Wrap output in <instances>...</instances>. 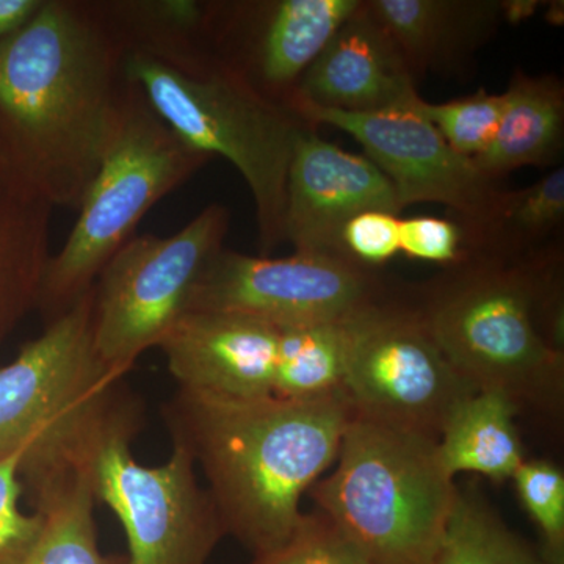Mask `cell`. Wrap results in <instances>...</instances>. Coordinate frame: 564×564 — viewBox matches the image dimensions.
<instances>
[{"label":"cell","instance_id":"18","mask_svg":"<svg viewBox=\"0 0 564 564\" xmlns=\"http://www.w3.org/2000/svg\"><path fill=\"white\" fill-rule=\"evenodd\" d=\"M52 209L20 177L0 176V344L39 304Z\"/></svg>","mask_w":564,"mask_h":564},{"label":"cell","instance_id":"25","mask_svg":"<svg viewBox=\"0 0 564 564\" xmlns=\"http://www.w3.org/2000/svg\"><path fill=\"white\" fill-rule=\"evenodd\" d=\"M459 154L475 159L488 150L496 137L505 109L503 93L478 90L447 102H426L414 107Z\"/></svg>","mask_w":564,"mask_h":564},{"label":"cell","instance_id":"2","mask_svg":"<svg viewBox=\"0 0 564 564\" xmlns=\"http://www.w3.org/2000/svg\"><path fill=\"white\" fill-rule=\"evenodd\" d=\"M162 415L206 477L226 533L256 556L299 525L302 499L336 462L352 410L344 392L289 400L177 388Z\"/></svg>","mask_w":564,"mask_h":564},{"label":"cell","instance_id":"6","mask_svg":"<svg viewBox=\"0 0 564 564\" xmlns=\"http://www.w3.org/2000/svg\"><path fill=\"white\" fill-rule=\"evenodd\" d=\"M307 494L373 564H434L458 486L437 441L352 413L333 473Z\"/></svg>","mask_w":564,"mask_h":564},{"label":"cell","instance_id":"13","mask_svg":"<svg viewBox=\"0 0 564 564\" xmlns=\"http://www.w3.org/2000/svg\"><path fill=\"white\" fill-rule=\"evenodd\" d=\"M367 210H403L391 181L369 158L340 150L304 126L289 166L284 239L299 254L347 258L344 226Z\"/></svg>","mask_w":564,"mask_h":564},{"label":"cell","instance_id":"8","mask_svg":"<svg viewBox=\"0 0 564 564\" xmlns=\"http://www.w3.org/2000/svg\"><path fill=\"white\" fill-rule=\"evenodd\" d=\"M229 225L228 207L210 204L174 236H133L106 263L93 285V345L106 369L124 378L188 313Z\"/></svg>","mask_w":564,"mask_h":564},{"label":"cell","instance_id":"4","mask_svg":"<svg viewBox=\"0 0 564 564\" xmlns=\"http://www.w3.org/2000/svg\"><path fill=\"white\" fill-rule=\"evenodd\" d=\"M143 408L93 345V289L0 367V459L21 454L32 505L90 474L115 434L140 432Z\"/></svg>","mask_w":564,"mask_h":564},{"label":"cell","instance_id":"29","mask_svg":"<svg viewBox=\"0 0 564 564\" xmlns=\"http://www.w3.org/2000/svg\"><path fill=\"white\" fill-rule=\"evenodd\" d=\"M400 220L399 215L383 210L356 215L340 236L345 256L367 269L391 261L400 252Z\"/></svg>","mask_w":564,"mask_h":564},{"label":"cell","instance_id":"28","mask_svg":"<svg viewBox=\"0 0 564 564\" xmlns=\"http://www.w3.org/2000/svg\"><path fill=\"white\" fill-rule=\"evenodd\" d=\"M21 454L0 459V564H22L44 529L41 511H24Z\"/></svg>","mask_w":564,"mask_h":564},{"label":"cell","instance_id":"33","mask_svg":"<svg viewBox=\"0 0 564 564\" xmlns=\"http://www.w3.org/2000/svg\"><path fill=\"white\" fill-rule=\"evenodd\" d=\"M6 174H14L11 172L9 162H7L6 152H3L2 144H0V176H6ZM17 176V174H14Z\"/></svg>","mask_w":564,"mask_h":564},{"label":"cell","instance_id":"24","mask_svg":"<svg viewBox=\"0 0 564 564\" xmlns=\"http://www.w3.org/2000/svg\"><path fill=\"white\" fill-rule=\"evenodd\" d=\"M564 220L562 166L518 192H507L488 239L521 248L545 239Z\"/></svg>","mask_w":564,"mask_h":564},{"label":"cell","instance_id":"14","mask_svg":"<svg viewBox=\"0 0 564 564\" xmlns=\"http://www.w3.org/2000/svg\"><path fill=\"white\" fill-rule=\"evenodd\" d=\"M415 80L402 51L364 0L304 73L289 109L411 110L422 99Z\"/></svg>","mask_w":564,"mask_h":564},{"label":"cell","instance_id":"11","mask_svg":"<svg viewBox=\"0 0 564 564\" xmlns=\"http://www.w3.org/2000/svg\"><path fill=\"white\" fill-rule=\"evenodd\" d=\"M380 302L373 274L351 259L299 252L269 258L223 248L199 278L188 313L242 314L293 328L350 321Z\"/></svg>","mask_w":564,"mask_h":564},{"label":"cell","instance_id":"20","mask_svg":"<svg viewBox=\"0 0 564 564\" xmlns=\"http://www.w3.org/2000/svg\"><path fill=\"white\" fill-rule=\"evenodd\" d=\"M510 400L492 392H474L445 423L437 440V455L445 473L477 474L491 481H507L525 462Z\"/></svg>","mask_w":564,"mask_h":564},{"label":"cell","instance_id":"5","mask_svg":"<svg viewBox=\"0 0 564 564\" xmlns=\"http://www.w3.org/2000/svg\"><path fill=\"white\" fill-rule=\"evenodd\" d=\"M536 270L469 262L414 310L475 392L499 393L518 411L556 410L563 397V315L549 313Z\"/></svg>","mask_w":564,"mask_h":564},{"label":"cell","instance_id":"27","mask_svg":"<svg viewBox=\"0 0 564 564\" xmlns=\"http://www.w3.org/2000/svg\"><path fill=\"white\" fill-rule=\"evenodd\" d=\"M248 564H373L325 514L304 513L288 541Z\"/></svg>","mask_w":564,"mask_h":564},{"label":"cell","instance_id":"16","mask_svg":"<svg viewBox=\"0 0 564 564\" xmlns=\"http://www.w3.org/2000/svg\"><path fill=\"white\" fill-rule=\"evenodd\" d=\"M362 2L278 0L256 6L258 21L240 73L263 96L289 107L304 73Z\"/></svg>","mask_w":564,"mask_h":564},{"label":"cell","instance_id":"7","mask_svg":"<svg viewBox=\"0 0 564 564\" xmlns=\"http://www.w3.org/2000/svg\"><path fill=\"white\" fill-rule=\"evenodd\" d=\"M209 161L126 82L101 166L82 199L73 231L44 273L36 310L46 325L91 291L106 263L135 236L148 210Z\"/></svg>","mask_w":564,"mask_h":564},{"label":"cell","instance_id":"10","mask_svg":"<svg viewBox=\"0 0 564 564\" xmlns=\"http://www.w3.org/2000/svg\"><path fill=\"white\" fill-rule=\"evenodd\" d=\"M474 392L415 311L380 302L352 318L344 393L356 415L437 441Z\"/></svg>","mask_w":564,"mask_h":564},{"label":"cell","instance_id":"31","mask_svg":"<svg viewBox=\"0 0 564 564\" xmlns=\"http://www.w3.org/2000/svg\"><path fill=\"white\" fill-rule=\"evenodd\" d=\"M41 3L43 0H0V41L31 20Z\"/></svg>","mask_w":564,"mask_h":564},{"label":"cell","instance_id":"21","mask_svg":"<svg viewBox=\"0 0 564 564\" xmlns=\"http://www.w3.org/2000/svg\"><path fill=\"white\" fill-rule=\"evenodd\" d=\"M352 318L280 328L273 395L317 400L344 392L351 352Z\"/></svg>","mask_w":564,"mask_h":564},{"label":"cell","instance_id":"9","mask_svg":"<svg viewBox=\"0 0 564 564\" xmlns=\"http://www.w3.org/2000/svg\"><path fill=\"white\" fill-rule=\"evenodd\" d=\"M133 433L111 436L93 462L96 500L121 522L129 564H207L226 536L210 494L199 485L192 456L173 444L161 466L132 455Z\"/></svg>","mask_w":564,"mask_h":564},{"label":"cell","instance_id":"26","mask_svg":"<svg viewBox=\"0 0 564 564\" xmlns=\"http://www.w3.org/2000/svg\"><path fill=\"white\" fill-rule=\"evenodd\" d=\"M519 500L540 530L545 564H564V474L545 459H525L513 478Z\"/></svg>","mask_w":564,"mask_h":564},{"label":"cell","instance_id":"22","mask_svg":"<svg viewBox=\"0 0 564 564\" xmlns=\"http://www.w3.org/2000/svg\"><path fill=\"white\" fill-rule=\"evenodd\" d=\"M96 503L90 474L33 503L44 514V529L22 564H129L128 555L104 554L99 547Z\"/></svg>","mask_w":564,"mask_h":564},{"label":"cell","instance_id":"17","mask_svg":"<svg viewBox=\"0 0 564 564\" xmlns=\"http://www.w3.org/2000/svg\"><path fill=\"white\" fill-rule=\"evenodd\" d=\"M367 7L415 77L458 68L503 21L494 0H367Z\"/></svg>","mask_w":564,"mask_h":564},{"label":"cell","instance_id":"30","mask_svg":"<svg viewBox=\"0 0 564 564\" xmlns=\"http://www.w3.org/2000/svg\"><path fill=\"white\" fill-rule=\"evenodd\" d=\"M464 232L454 221L437 217H411L400 220V252L417 261L463 262Z\"/></svg>","mask_w":564,"mask_h":564},{"label":"cell","instance_id":"19","mask_svg":"<svg viewBox=\"0 0 564 564\" xmlns=\"http://www.w3.org/2000/svg\"><path fill=\"white\" fill-rule=\"evenodd\" d=\"M503 95L499 129L488 150L474 159L475 165L492 181L524 166L554 165L563 150L562 82L516 70Z\"/></svg>","mask_w":564,"mask_h":564},{"label":"cell","instance_id":"23","mask_svg":"<svg viewBox=\"0 0 564 564\" xmlns=\"http://www.w3.org/2000/svg\"><path fill=\"white\" fill-rule=\"evenodd\" d=\"M434 564H545L540 551L511 532L484 497L458 489Z\"/></svg>","mask_w":564,"mask_h":564},{"label":"cell","instance_id":"32","mask_svg":"<svg viewBox=\"0 0 564 564\" xmlns=\"http://www.w3.org/2000/svg\"><path fill=\"white\" fill-rule=\"evenodd\" d=\"M500 6H502L503 21L518 24V22L532 17L540 2H534V0H514L513 2V0H510V2H500Z\"/></svg>","mask_w":564,"mask_h":564},{"label":"cell","instance_id":"15","mask_svg":"<svg viewBox=\"0 0 564 564\" xmlns=\"http://www.w3.org/2000/svg\"><path fill=\"white\" fill-rule=\"evenodd\" d=\"M280 328L242 314L192 311L158 348L177 388L229 397L273 395Z\"/></svg>","mask_w":564,"mask_h":564},{"label":"cell","instance_id":"3","mask_svg":"<svg viewBox=\"0 0 564 564\" xmlns=\"http://www.w3.org/2000/svg\"><path fill=\"white\" fill-rule=\"evenodd\" d=\"M122 76L185 143L242 174L269 256L284 239L285 191L296 137L306 122L252 87L223 58L182 32L122 29Z\"/></svg>","mask_w":564,"mask_h":564},{"label":"cell","instance_id":"1","mask_svg":"<svg viewBox=\"0 0 564 564\" xmlns=\"http://www.w3.org/2000/svg\"><path fill=\"white\" fill-rule=\"evenodd\" d=\"M124 32L107 3L43 0L0 41V144L11 172L52 207L79 209L109 148Z\"/></svg>","mask_w":564,"mask_h":564},{"label":"cell","instance_id":"12","mask_svg":"<svg viewBox=\"0 0 564 564\" xmlns=\"http://www.w3.org/2000/svg\"><path fill=\"white\" fill-rule=\"evenodd\" d=\"M415 107V106H414ZM380 113L295 107L306 124H326L358 141L391 181L400 206L444 204L484 240L499 214L505 193L474 159L456 152L417 110Z\"/></svg>","mask_w":564,"mask_h":564}]
</instances>
